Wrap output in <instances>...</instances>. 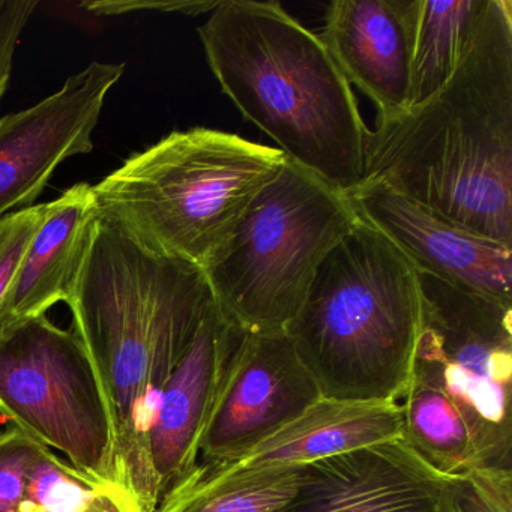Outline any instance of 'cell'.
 <instances>
[{"instance_id": "18", "label": "cell", "mask_w": 512, "mask_h": 512, "mask_svg": "<svg viewBox=\"0 0 512 512\" xmlns=\"http://www.w3.org/2000/svg\"><path fill=\"white\" fill-rule=\"evenodd\" d=\"M302 466L269 467L208 481L188 478L161 500L157 512H274L295 493Z\"/></svg>"}, {"instance_id": "16", "label": "cell", "mask_w": 512, "mask_h": 512, "mask_svg": "<svg viewBox=\"0 0 512 512\" xmlns=\"http://www.w3.org/2000/svg\"><path fill=\"white\" fill-rule=\"evenodd\" d=\"M100 214L94 185H74L49 203L19 274L0 310V329L70 304L82 277Z\"/></svg>"}, {"instance_id": "17", "label": "cell", "mask_w": 512, "mask_h": 512, "mask_svg": "<svg viewBox=\"0 0 512 512\" xmlns=\"http://www.w3.org/2000/svg\"><path fill=\"white\" fill-rule=\"evenodd\" d=\"M485 0H419L412 53L410 107L451 79L478 23Z\"/></svg>"}, {"instance_id": "10", "label": "cell", "mask_w": 512, "mask_h": 512, "mask_svg": "<svg viewBox=\"0 0 512 512\" xmlns=\"http://www.w3.org/2000/svg\"><path fill=\"white\" fill-rule=\"evenodd\" d=\"M124 71L92 62L55 94L0 119V218L34 206L64 161L94 149L104 101Z\"/></svg>"}, {"instance_id": "12", "label": "cell", "mask_w": 512, "mask_h": 512, "mask_svg": "<svg viewBox=\"0 0 512 512\" xmlns=\"http://www.w3.org/2000/svg\"><path fill=\"white\" fill-rule=\"evenodd\" d=\"M452 479L391 440L304 464L274 512H454Z\"/></svg>"}, {"instance_id": "21", "label": "cell", "mask_w": 512, "mask_h": 512, "mask_svg": "<svg viewBox=\"0 0 512 512\" xmlns=\"http://www.w3.org/2000/svg\"><path fill=\"white\" fill-rule=\"evenodd\" d=\"M49 203L19 209L0 218V310L19 274L29 244L46 218Z\"/></svg>"}, {"instance_id": "19", "label": "cell", "mask_w": 512, "mask_h": 512, "mask_svg": "<svg viewBox=\"0 0 512 512\" xmlns=\"http://www.w3.org/2000/svg\"><path fill=\"white\" fill-rule=\"evenodd\" d=\"M106 485L46 448L29 469L22 512H82Z\"/></svg>"}, {"instance_id": "15", "label": "cell", "mask_w": 512, "mask_h": 512, "mask_svg": "<svg viewBox=\"0 0 512 512\" xmlns=\"http://www.w3.org/2000/svg\"><path fill=\"white\" fill-rule=\"evenodd\" d=\"M403 434L400 404L322 397L241 457L226 463L196 466L188 478L208 481L269 467L302 466L353 449L400 440Z\"/></svg>"}, {"instance_id": "2", "label": "cell", "mask_w": 512, "mask_h": 512, "mask_svg": "<svg viewBox=\"0 0 512 512\" xmlns=\"http://www.w3.org/2000/svg\"><path fill=\"white\" fill-rule=\"evenodd\" d=\"M211 301L202 269L148 250L100 217L68 307L112 404L119 481L143 512L158 509L149 457L158 401Z\"/></svg>"}, {"instance_id": "14", "label": "cell", "mask_w": 512, "mask_h": 512, "mask_svg": "<svg viewBox=\"0 0 512 512\" xmlns=\"http://www.w3.org/2000/svg\"><path fill=\"white\" fill-rule=\"evenodd\" d=\"M419 0H334L320 40L350 86L388 119L410 107Z\"/></svg>"}, {"instance_id": "20", "label": "cell", "mask_w": 512, "mask_h": 512, "mask_svg": "<svg viewBox=\"0 0 512 512\" xmlns=\"http://www.w3.org/2000/svg\"><path fill=\"white\" fill-rule=\"evenodd\" d=\"M46 448L20 428L0 431V512H22L29 469Z\"/></svg>"}, {"instance_id": "4", "label": "cell", "mask_w": 512, "mask_h": 512, "mask_svg": "<svg viewBox=\"0 0 512 512\" xmlns=\"http://www.w3.org/2000/svg\"><path fill=\"white\" fill-rule=\"evenodd\" d=\"M421 322L419 272L359 218L284 332L323 398L400 404Z\"/></svg>"}, {"instance_id": "23", "label": "cell", "mask_w": 512, "mask_h": 512, "mask_svg": "<svg viewBox=\"0 0 512 512\" xmlns=\"http://www.w3.org/2000/svg\"><path fill=\"white\" fill-rule=\"evenodd\" d=\"M38 5V0H0V98L10 83L20 35Z\"/></svg>"}, {"instance_id": "13", "label": "cell", "mask_w": 512, "mask_h": 512, "mask_svg": "<svg viewBox=\"0 0 512 512\" xmlns=\"http://www.w3.org/2000/svg\"><path fill=\"white\" fill-rule=\"evenodd\" d=\"M241 334L242 329L212 299L184 358L161 392L149 431L158 506L196 469L218 385Z\"/></svg>"}, {"instance_id": "7", "label": "cell", "mask_w": 512, "mask_h": 512, "mask_svg": "<svg viewBox=\"0 0 512 512\" xmlns=\"http://www.w3.org/2000/svg\"><path fill=\"white\" fill-rule=\"evenodd\" d=\"M0 412L80 472L121 484L112 404L76 332L47 316L0 329Z\"/></svg>"}, {"instance_id": "1", "label": "cell", "mask_w": 512, "mask_h": 512, "mask_svg": "<svg viewBox=\"0 0 512 512\" xmlns=\"http://www.w3.org/2000/svg\"><path fill=\"white\" fill-rule=\"evenodd\" d=\"M364 181L512 247V2L485 0L451 79L368 131Z\"/></svg>"}, {"instance_id": "24", "label": "cell", "mask_w": 512, "mask_h": 512, "mask_svg": "<svg viewBox=\"0 0 512 512\" xmlns=\"http://www.w3.org/2000/svg\"><path fill=\"white\" fill-rule=\"evenodd\" d=\"M218 2H181V0H172V2H164V0H158V2H152V0H104L101 2V0H95V2H85L80 7L95 16H121V14L145 10L199 16V14L211 13L217 7Z\"/></svg>"}, {"instance_id": "6", "label": "cell", "mask_w": 512, "mask_h": 512, "mask_svg": "<svg viewBox=\"0 0 512 512\" xmlns=\"http://www.w3.org/2000/svg\"><path fill=\"white\" fill-rule=\"evenodd\" d=\"M358 221L346 194L286 160L203 269L212 299L244 332L284 331Z\"/></svg>"}, {"instance_id": "22", "label": "cell", "mask_w": 512, "mask_h": 512, "mask_svg": "<svg viewBox=\"0 0 512 512\" xmlns=\"http://www.w3.org/2000/svg\"><path fill=\"white\" fill-rule=\"evenodd\" d=\"M454 512H512V472L454 476Z\"/></svg>"}, {"instance_id": "9", "label": "cell", "mask_w": 512, "mask_h": 512, "mask_svg": "<svg viewBox=\"0 0 512 512\" xmlns=\"http://www.w3.org/2000/svg\"><path fill=\"white\" fill-rule=\"evenodd\" d=\"M320 398L286 332L242 331L224 367L197 466L241 457Z\"/></svg>"}, {"instance_id": "3", "label": "cell", "mask_w": 512, "mask_h": 512, "mask_svg": "<svg viewBox=\"0 0 512 512\" xmlns=\"http://www.w3.org/2000/svg\"><path fill=\"white\" fill-rule=\"evenodd\" d=\"M199 37L221 91L287 160L341 193L361 184L370 130L319 34L278 2L220 0Z\"/></svg>"}, {"instance_id": "5", "label": "cell", "mask_w": 512, "mask_h": 512, "mask_svg": "<svg viewBox=\"0 0 512 512\" xmlns=\"http://www.w3.org/2000/svg\"><path fill=\"white\" fill-rule=\"evenodd\" d=\"M286 160L236 134L173 131L94 185L95 203L143 247L203 271Z\"/></svg>"}, {"instance_id": "8", "label": "cell", "mask_w": 512, "mask_h": 512, "mask_svg": "<svg viewBox=\"0 0 512 512\" xmlns=\"http://www.w3.org/2000/svg\"><path fill=\"white\" fill-rule=\"evenodd\" d=\"M422 322L412 377L472 431L481 470L512 472V307L419 274Z\"/></svg>"}, {"instance_id": "11", "label": "cell", "mask_w": 512, "mask_h": 512, "mask_svg": "<svg viewBox=\"0 0 512 512\" xmlns=\"http://www.w3.org/2000/svg\"><path fill=\"white\" fill-rule=\"evenodd\" d=\"M419 274L512 307V247L457 226L379 181L344 193Z\"/></svg>"}, {"instance_id": "25", "label": "cell", "mask_w": 512, "mask_h": 512, "mask_svg": "<svg viewBox=\"0 0 512 512\" xmlns=\"http://www.w3.org/2000/svg\"><path fill=\"white\" fill-rule=\"evenodd\" d=\"M82 512H143L130 490L121 484H109L89 502Z\"/></svg>"}]
</instances>
